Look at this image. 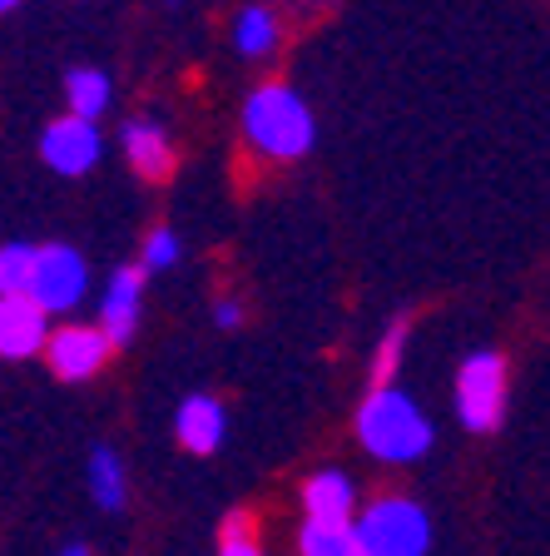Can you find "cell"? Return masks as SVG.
<instances>
[{"label": "cell", "mask_w": 550, "mask_h": 556, "mask_svg": "<svg viewBox=\"0 0 550 556\" xmlns=\"http://www.w3.org/2000/svg\"><path fill=\"white\" fill-rule=\"evenodd\" d=\"M174 438L194 457H214L223 447V438H229V407L218 403L214 393H189L174 407Z\"/></svg>", "instance_id": "10"}, {"label": "cell", "mask_w": 550, "mask_h": 556, "mask_svg": "<svg viewBox=\"0 0 550 556\" xmlns=\"http://www.w3.org/2000/svg\"><path fill=\"white\" fill-rule=\"evenodd\" d=\"M298 502H303V521H353L357 517V482L343 467H318V472H308Z\"/></svg>", "instance_id": "12"}, {"label": "cell", "mask_w": 550, "mask_h": 556, "mask_svg": "<svg viewBox=\"0 0 550 556\" xmlns=\"http://www.w3.org/2000/svg\"><path fill=\"white\" fill-rule=\"evenodd\" d=\"M362 556H426L432 552V517L407 492H382L353 517Z\"/></svg>", "instance_id": "3"}, {"label": "cell", "mask_w": 550, "mask_h": 556, "mask_svg": "<svg viewBox=\"0 0 550 556\" xmlns=\"http://www.w3.org/2000/svg\"><path fill=\"white\" fill-rule=\"evenodd\" d=\"M144 283H150V274H144L139 264H119L115 274H110V283H104V293H100V318H94V328L115 343V353L135 343V333H139Z\"/></svg>", "instance_id": "8"}, {"label": "cell", "mask_w": 550, "mask_h": 556, "mask_svg": "<svg viewBox=\"0 0 550 556\" xmlns=\"http://www.w3.org/2000/svg\"><path fill=\"white\" fill-rule=\"evenodd\" d=\"M90 293V258L75 249V243H40V254H35V278H30V303L46 318L55 313H75Z\"/></svg>", "instance_id": "5"}, {"label": "cell", "mask_w": 550, "mask_h": 556, "mask_svg": "<svg viewBox=\"0 0 550 556\" xmlns=\"http://www.w3.org/2000/svg\"><path fill=\"white\" fill-rule=\"evenodd\" d=\"M40 160H46V169L60 174V179H85V174L104 160L100 125L80 119V115H55L40 129Z\"/></svg>", "instance_id": "6"}, {"label": "cell", "mask_w": 550, "mask_h": 556, "mask_svg": "<svg viewBox=\"0 0 550 556\" xmlns=\"http://www.w3.org/2000/svg\"><path fill=\"white\" fill-rule=\"evenodd\" d=\"M298 556H362V542H357L353 521H303Z\"/></svg>", "instance_id": "16"}, {"label": "cell", "mask_w": 550, "mask_h": 556, "mask_svg": "<svg viewBox=\"0 0 550 556\" xmlns=\"http://www.w3.org/2000/svg\"><path fill=\"white\" fill-rule=\"evenodd\" d=\"M407 338H412V318L401 313V318H392V324H387V333L378 338V353H372V372H367V382H372V388H387V382H397L401 353H407Z\"/></svg>", "instance_id": "18"}, {"label": "cell", "mask_w": 550, "mask_h": 556, "mask_svg": "<svg viewBox=\"0 0 550 556\" xmlns=\"http://www.w3.org/2000/svg\"><path fill=\"white\" fill-rule=\"evenodd\" d=\"M214 324L223 328V333H233V328L243 324V303L239 299H218L214 303Z\"/></svg>", "instance_id": "21"}, {"label": "cell", "mask_w": 550, "mask_h": 556, "mask_svg": "<svg viewBox=\"0 0 550 556\" xmlns=\"http://www.w3.org/2000/svg\"><path fill=\"white\" fill-rule=\"evenodd\" d=\"M451 403H457L461 428L486 438L506 422V403H511V368L496 348H476L466 353L457 368V382H451Z\"/></svg>", "instance_id": "4"}, {"label": "cell", "mask_w": 550, "mask_h": 556, "mask_svg": "<svg viewBox=\"0 0 550 556\" xmlns=\"http://www.w3.org/2000/svg\"><path fill=\"white\" fill-rule=\"evenodd\" d=\"M85 486H90V502L100 511L129 507V467H125V457H119V447L94 442L90 457H85Z\"/></svg>", "instance_id": "14"}, {"label": "cell", "mask_w": 550, "mask_h": 556, "mask_svg": "<svg viewBox=\"0 0 550 556\" xmlns=\"http://www.w3.org/2000/svg\"><path fill=\"white\" fill-rule=\"evenodd\" d=\"M115 358V343L94 324H55L46 338V368L60 382H90Z\"/></svg>", "instance_id": "7"}, {"label": "cell", "mask_w": 550, "mask_h": 556, "mask_svg": "<svg viewBox=\"0 0 550 556\" xmlns=\"http://www.w3.org/2000/svg\"><path fill=\"white\" fill-rule=\"evenodd\" d=\"M218 556H264L258 536H253V511L248 507H233L218 527Z\"/></svg>", "instance_id": "20"}, {"label": "cell", "mask_w": 550, "mask_h": 556, "mask_svg": "<svg viewBox=\"0 0 550 556\" xmlns=\"http://www.w3.org/2000/svg\"><path fill=\"white\" fill-rule=\"evenodd\" d=\"M179 258H183V239L169 224H154V229L144 233V243H139V268H144V274H169Z\"/></svg>", "instance_id": "19"}, {"label": "cell", "mask_w": 550, "mask_h": 556, "mask_svg": "<svg viewBox=\"0 0 550 556\" xmlns=\"http://www.w3.org/2000/svg\"><path fill=\"white\" fill-rule=\"evenodd\" d=\"M239 125H243V144L253 150V160L264 164H298L318 144L312 104L287 80H264L258 90H248Z\"/></svg>", "instance_id": "1"}, {"label": "cell", "mask_w": 550, "mask_h": 556, "mask_svg": "<svg viewBox=\"0 0 550 556\" xmlns=\"http://www.w3.org/2000/svg\"><path fill=\"white\" fill-rule=\"evenodd\" d=\"M353 432L367 457H378V463H387V467L422 463L436 442V428H432V417H426V407L417 403L401 382L367 388L362 407H357V417H353Z\"/></svg>", "instance_id": "2"}, {"label": "cell", "mask_w": 550, "mask_h": 556, "mask_svg": "<svg viewBox=\"0 0 550 556\" xmlns=\"http://www.w3.org/2000/svg\"><path fill=\"white\" fill-rule=\"evenodd\" d=\"M35 254H40V243H30V239L0 243V299H30Z\"/></svg>", "instance_id": "17"}, {"label": "cell", "mask_w": 550, "mask_h": 556, "mask_svg": "<svg viewBox=\"0 0 550 556\" xmlns=\"http://www.w3.org/2000/svg\"><path fill=\"white\" fill-rule=\"evenodd\" d=\"M50 338V318L30 299H0V358L25 363L40 358Z\"/></svg>", "instance_id": "11"}, {"label": "cell", "mask_w": 550, "mask_h": 556, "mask_svg": "<svg viewBox=\"0 0 550 556\" xmlns=\"http://www.w3.org/2000/svg\"><path fill=\"white\" fill-rule=\"evenodd\" d=\"M119 150H125L129 169H135L144 185H164V179H174V169H179V154H174L169 129L150 115L119 125Z\"/></svg>", "instance_id": "9"}, {"label": "cell", "mask_w": 550, "mask_h": 556, "mask_svg": "<svg viewBox=\"0 0 550 556\" xmlns=\"http://www.w3.org/2000/svg\"><path fill=\"white\" fill-rule=\"evenodd\" d=\"M233 50L243 60H258V65L273 60L283 50V15H278V5H268V0L239 5V15H233Z\"/></svg>", "instance_id": "13"}, {"label": "cell", "mask_w": 550, "mask_h": 556, "mask_svg": "<svg viewBox=\"0 0 550 556\" xmlns=\"http://www.w3.org/2000/svg\"><path fill=\"white\" fill-rule=\"evenodd\" d=\"M303 5H308V11H333L337 0H303Z\"/></svg>", "instance_id": "23"}, {"label": "cell", "mask_w": 550, "mask_h": 556, "mask_svg": "<svg viewBox=\"0 0 550 556\" xmlns=\"http://www.w3.org/2000/svg\"><path fill=\"white\" fill-rule=\"evenodd\" d=\"M21 5H25V0H0V15H15Z\"/></svg>", "instance_id": "24"}, {"label": "cell", "mask_w": 550, "mask_h": 556, "mask_svg": "<svg viewBox=\"0 0 550 556\" xmlns=\"http://www.w3.org/2000/svg\"><path fill=\"white\" fill-rule=\"evenodd\" d=\"M55 556H94V552H90V546H85V542H65Z\"/></svg>", "instance_id": "22"}, {"label": "cell", "mask_w": 550, "mask_h": 556, "mask_svg": "<svg viewBox=\"0 0 550 556\" xmlns=\"http://www.w3.org/2000/svg\"><path fill=\"white\" fill-rule=\"evenodd\" d=\"M115 104V80H110V70L100 65H69L65 70V115H80V119H94Z\"/></svg>", "instance_id": "15"}]
</instances>
